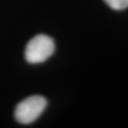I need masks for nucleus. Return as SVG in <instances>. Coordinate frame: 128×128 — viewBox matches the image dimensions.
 <instances>
[{
  "instance_id": "1",
  "label": "nucleus",
  "mask_w": 128,
  "mask_h": 128,
  "mask_svg": "<svg viewBox=\"0 0 128 128\" xmlns=\"http://www.w3.org/2000/svg\"><path fill=\"white\" fill-rule=\"evenodd\" d=\"M54 50V42L50 37L38 34L28 43L25 50V58L30 64H40L48 59Z\"/></svg>"
},
{
  "instance_id": "2",
  "label": "nucleus",
  "mask_w": 128,
  "mask_h": 128,
  "mask_svg": "<svg viewBox=\"0 0 128 128\" xmlns=\"http://www.w3.org/2000/svg\"><path fill=\"white\" fill-rule=\"evenodd\" d=\"M46 100L43 96L34 95L21 101L14 110V118L19 124H30L44 112Z\"/></svg>"
},
{
  "instance_id": "3",
  "label": "nucleus",
  "mask_w": 128,
  "mask_h": 128,
  "mask_svg": "<svg viewBox=\"0 0 128 128\" xmlns=\"http://www.w3.org/2000/svg\"><path fill=\"white\" fill-rule=\"evenodd\" d=\"M104 2L111 9L122 10L128 8V0H104Z\"/></svg>"
}]
</instances>
